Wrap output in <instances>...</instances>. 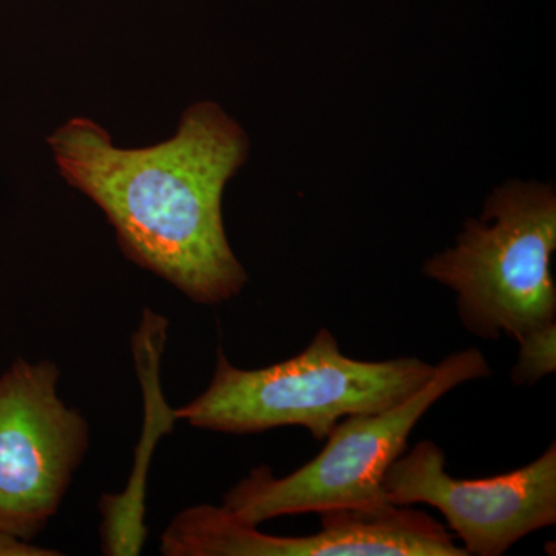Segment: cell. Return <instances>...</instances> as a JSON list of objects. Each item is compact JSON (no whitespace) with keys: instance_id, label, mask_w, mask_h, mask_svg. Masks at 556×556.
Listing matches in <instances>:
<instances>
[{"instance_id":"cell-6","label":"cell","mask_w":556,"mask_h":556,"mask_svg":"<svg viewBox=\"0 0 556 556\" xmlns=\"http://www.w3.org/2000/svg\"><path fill=\"white\" fill-rule=\"evenodd\" d=\"M388 504L438 508L467 555L501 556L522 538L556 525V442L533 463L485 479H456L433 441L397 457L382 481Z\"/></svg>"},{"instance_id":"cell-5","label":"cell","mask_w":556,"mask_h":556,"mask_svg":"<svg viewBox=\"0 0 556 556\" xmlns=\"http://www.w3.org/2000/svg\"><path fill=\"white\" fill-rule=\"evenodd\" d=\"M53 362L0 376V532L30 541L56 515L89 450V426L58 396Z\"/></svg>"},{"instance_id":"cell-3","label":"cell","mask_w":556,"mask_h":556,"mask_svg":"<svg viewBox=\"0 0 556 556\" xmlns=\"http://www.w3.org/2000/svg\"><path fill=\"white\" fill-rule=\"evenodd\" d=\"M554 186L511 181L493 190L481 218L424 265L456 292L464 327L479 338L519 340L556 324Z\"/></svg>"},{"instance_id":"cell-7","label":"cell","mask_w":556,"mask_h":556,"mask_svg":"<svg viewBox=\"0 0 556 556\" xmlns=\"http://www.w3.org/2000/svg\"><path fill=\"white\" fill-rule=\"evenodd\" d=\"M306 536L258 532L225 507L197 506L175 517L161 536L167 556H467L437 519L409 506L339 508L320 514Z\"/></svg>"},{"instance_id":"cell-8","label":"cell","mask_w":556,"mask_h":556,"mask_svg":"<svg viewBox=\"0 0 556 556\" xmlns=\"http://www.w3.org/2000/svg\"><path fill=\"white\" fill-rule=\"evenodd\" d=\"M517 365L511 369V380L517 386H533L554 375L556 369V324L532 332L519 340Z\"/></svg>"},{"instance_id":"cell-2","label":"cell","mask_w":556,"mask_h":556,"mask_svg":"<svg viewBox=\"0 0 556 556\" xmlns=\"http://www.w3.org/2000/svg\"><path fill=\"white\" fill-rule=\"evenodd\" d=\"M434 369L416 357H348L331 331L321 328L298 356L266 368L233 367L218 350L211 386L174 416L192 427L233 434L303 427L325 441L345 417L380 413L413 396Z\"/></svg>"},{"instance_id":"cell-1","label":"cell","mask_w":556,"mask_h":556,"mask_svg":"<svg viewBox=\"0 0 556 556\" xmlns=\"http://www.w3.org/2000/svg\"><path fill=\"white\" fill-rule=\"evenodd\" d=\"M49 144L62 177L108 215L127 258L201 305L243 291L248 274L226 237L222 200L249 141L218 104L190 105L177 135L150 148H116L87 118L68 121Z\"/></svg>"},{"instance_id":"cell-4","label":"cell","mask_w":556,"mask_h":556,"mask_svg":"<svg viewBox=\"0 0 556 556\" xmlns=\"http://www.w3.org/2000/svg\"><path fill=\"white\" fill-rule=\"evenodd\" d=\"M490 375L492 368L478 348L450 354L426 386L401 404L340 420L324 450L294 473L276 478L268 466L254 468L226 493L223 507L241 522L258 526L288 515L383 506V478L407 452L417 422L456 387Z\"/></svg>"},{"instance_id":"cell-9","label":"cell","mask_w":556,"mask_h":556,"mask_svg":"<svg viewBox=\"0 0 556 556\" xmlns=\"http://www.w3.org/2000/svg\"><path fill=\"white\" fill-rule=\"evenodd\" d=\"M61 555L60 552L49 551V548H39L28 544V541L22 540L10 533L0 532V556H51Z\"/></svg>"}]
</instances>
